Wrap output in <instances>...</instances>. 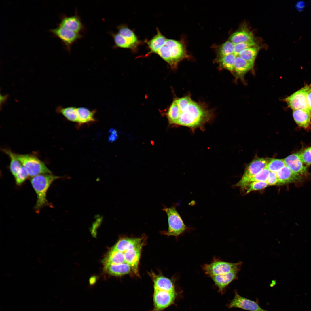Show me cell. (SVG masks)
<instances>
[{
  "label": "cell",
  "instance_id": "6da1fadb",
  "mask_svg": "<svg viewBox=\"0 0 311 311\" xmlns=\"http://www.w3.org/2000/svg\"><path fill=\"white\" fill-rule=\"evenodd\" d=\"M145 236L124 238L119 240L103 260L107 272L115 276L134 274L139 276L138 267L141 253L145 244Z\"/></svg>",
  "mask_w": 311,
  "mask_h": 311
},
{
  "label": "cell",
  "instance_id": "7a4b0ae2",
  "mask_svg": "<svg viewBox=\"0 0 311 311\" xmlns=\"http://www.w3.org/2000/svg\"><path fill=\"white\" fill-rule=\"evenodd\" d=\"M212 116L209 110L192 100L186 108L180 111L175 125L188 128L193 131L198 128L202 129Z\"/></svg>",
  "mask_w": 311,
  "mask_h": 311
},
{
  "label": "cell",
  "instance_id": "3957f363",
  "mask_svg": "<svg viewBox=\"0 0 311 311\" xmlns=\"http://www.w3.org/2000/svg\"><path fill=\"white\" fill-rule=\"evenodd\" d=\"M61 177L52 174H45L36 176L30 179L31 185L37 195V202L34 208L37 213L44 207H52L47 199V191L54 181Z\"/></svg>",
  "mask_w": 311,
  "mask_h": 311
},
{
  "label": "cell",
  "instance_id": "277c9868",
  "mask_svg": "<svg viewBox=\"0 0 311 311\" xmlns=\"http://www.w3.org/2000/svg\"><path fill=\"white\" fill-rule=\"evenodd\" d=\"M155 54L158 55L173 69L177 68L179 63L188 56L181 43L168 39Z\"/></svg>",
  "mask_w": 311,
  "mask_h": 311
},
{
  "label": "cell",
  "instance_id": "5b68a950",
  "mask_svg": "<svg viewBox=\"0 0 311 311\" xmlns=\"http://www.w3.org/2000/svg\"><path fill=\"white\" fill-rule=\"evenodd\" d=\"M14 154L26 169L29 177H32L40 174H52L44 163L37 157L29 154Z\"/></svg>",
  "mask_w": 311,
  "mask_h": 311
},
{
  "label": "cell",
  "instance_id": "8992f818",
  "mask_svg": "<svg viewBox=\"0 0 311 311\" xmlns=\"http://www.w3.org/2000/svg\"><path fill=\"white\" fill-rule=\"evenodd\" d=\"M163 210L166 213L168 227L165 234L168 236H177L184 232L187 229L180 215L175 206L168 208L164 207Z\"/></svg>",
  "mask_w": 311,
  "mask_h": 311
},
{
  "label": "cell",
  "instance_id": "52a82bcc",
  "mask_svg": "<svg viewBox=\"0 0 311 311\" xmlns=\"http://www.w3.org/2000/svg\"><path fill=\"white\" fill-rule=\"evenodd\" d=\"M271 159L267 158H258L253 160L247 166L243 175L236 185L242 188L246 187L253 177L266 168Z\"/></svg>",
  "mask_w": 311,
  "mask_h": 311
},
{
  "label": "cell",
  "instance_id": "ba28073f",
  "mask_svg": "<svg viewBox=\"0 0 311 311\" xmlns=\"http://www.w3.org/2000/svg\"><path fill=\"white\" fill-rule=\"evenodd\" d=\"M153 289L152 311H163L173 303L176 296L175 291Z\"/></svg>",
  "mask_w": 311,
  "mask_h": 311
},
{
  "label": "cell",
  "instance_id": "9c48e42d",
  "mask_svg": "<svg viewBox=\"0 0 311 311\" xmlns=\"http://www.w3.org/2000/svg\"><path fill=\"white\" fill-rule=\"evenodd\" d=\"M242 264V262L234 263L215 258L211 263L204 265L202 268L205 274L210 277L228 273Z\"/></svg>",
  "mask_w": 311,
  "mask_h": 311
},
{
  "label": "cell",
  "instance_id": "30bf717a",
  "mask_svg": "<svg viewBox=\"0 0 311 311\" xmlns=\"http://www.w3.org/2000/svg\"><path fill=\"white\" fill-rule=\"evenodd\" d=\"M309 85H306L285 99L288 106L293 110L298 109H309L307 94Z\"/></svg>",
  "mask_w": 311,
  "mask_h": 311
},
{
  "label": "cell",
  "instance_id": "8fae6325",
  "mask_svg": "<svg viewBox=\"0 0 311 311\" xmlns=\"http://www.w3.org/2000/svg\"><path fill=\"white\" fill-rule=\"evenodd\" d=\"M50 31L55 37L61 40L68 51H70L71 46L74 43L83 37L80 33L58 26L56 28L50 29Z\"/></svg>",
  "mask_w": 311,
  "mask_h": 311
},
{
  "label": "cell",
  "instance_id": "7c38bea8",
  "mask_svg": "<svg viewBox=\"0 0 311 311\" xmlns=\"http://www.w3.org/2000/svg\"><path fill=\"white\" fill-rule=\"evenodd\" d=\"M230 308H237L250 311H263L256 302L243 297L236 292L234 297L229 304Z\"/></svg>",
  "mask_w": 311,
  "mask_h": 311
},
{
  "label": "cell",
  "instance_id": "4fadbf2b",
  "mask_svg": "<svg viewBox=\"0 0 311 311\" xmlns=\"http://www.w3.org/2000/svg\"><path fill=\"white\" fill-rule=\"evenodd\" d=\"M241 265H239L228 273L210 277L220 291H222L230 283L237 278V274Z\"/></svg>",
  "mask_w": 311,
  "mask_h": 311
},
{
  "label": "cell",
  "instance_id": "5bb4252c",
  "mask_svg": "<svg viewBox=\"0 0 311 311\" xmlns=\"http://www.w3.org/2000/svg\"><path fill=\"white\" fill-rule=\"evenodd\" d=\"M58 26L79 33L85 29L80 18L77 13L70 16H62Z\"/></svg>",
  "mask_w": 311,
  "mask_h": 311
},
{
  "label": "cell",
  "instance_id": "9a60e30c",
  "mask_svg": "<svg viewBox=\"0 0 311 311\" xmlns=\"http://www.w3.org/2000/svg\"><path fill=\"white\" fill-rule=\"evenodd\" d=\"M284 160L286 165L295 173L301 176L307 174L306 167L304 165L299 153L290 155Z\"/></svg>",
  "mask_w": 311,
  "mask_h": 311
},
{
  "label": "cell",
  "instance_id": "2e32d148",
  "mask_svg": "<svg viewBox=\"0 0 311 311\" xmlns=\"http://www.w3.org/2000/svg\"><path fill=\"white\" fill-rule=\"evenodd\" d=\"M293 115L295 122L305 129L311 128V111L309 109L293 110Z\"/></svg>",
  "mask_w": 311,
  "mask_h": 311
},
{
  "label": "cell",
  "instance_id": "e0dca14e",
  "mask_svg": "<svg viewBox=\"0 0 311 311\" xmlns=\"http://www.w3.org/2000/svg\"><path fill=\"white\" fill-rule=\"evenodd\" d=\"M278 182V185L296 182L301 180L302 176L293 172L285 166L276 172Z\"/></svg>",
  "mask_w": 311,
  "mask_h": 311
},
{
  "label": "cell",
  "instance_id": "ac0fdd59",
  "mask_svg": "<svg viewBox=\"0 0 311 311\" xmlns=\"http://www.w3.org/2000/svg\"><path fill=\"white\" fill-rule=\"evenodd\" d=\"M253 67L249 62L237 56L236 58L233 72L236 78L243 81L245 75Z\"/></svg>",
  "mask_w": 311,
  "mask_h": 311
},
{
  "label": "cell",
  "instance_id": "d6986e66",
  "mask_svg": "<svg viewBox=\"0 0 311 311\" xmlns=\"http://www.w3.org/2000/svg\"><path fill=\"white\" fill-rule=\"evenodd\" d=\"M167 39L157 28L156 34L151 39L146 41L150 51L147 54V56L152 53H155L156 51L164 44Z\"/></svg>",
  "mask_w": 311,
  "mask_h": 311
},
{
  "label": "cell",
  "instance_id": "ffe728a7",
  "mask_svg": "<svg viewBox=\"0 0 311 311\" xmlns=\"http://www.w3.org/2000/svg\"><path fill=\"white\" fill-rule=\"evenodd\" d=\"M153 289H163L169 291H175L172 281L164 276L152 274Z\"/></svg>",
  "mask_w": 311,
  "mask_h": 311
},
{
  "label": "cell",
  "instance_id": "44dd1931",
  "mask_svg": "<svg viewBox=\"0 0 311 311\" xmlns=\"http://www.w3.org/2000/svg\"><path fill=\"white\" fill-rule=\"evenodd\" d=\"M78 121L79 125L94 122L96 121L95 114L96 111L91 110L84 107H77Z\"/></svg>",
  "mask_w": 311,
  "mask_h": 311
},
{
  "label": "cell",
  "instance_id": "7402d4cb",
  "mask_svg": "<svg viewBox=\"0 0 311 311\" xmlns=\"http://www.w3.org/2000/svg\"><path fill=\"white\" fill-rule=\"evenodd\" d=\"M253 33L247 30H240L231 35L229 40L234 45L238 43L254 40Z\"/></svg>",
  "mask_w": 311,
  "mask_h": 311
},
{
  "label": "cell",
  "instance_id": "603a6c76",
  "mask_svg": "<svg viewBox=\"0 0 311 311\" xmlns=\"http://www.w3.org/2000/svg\"><path fill=\"white\" fill-rule=\"evenodd\" d=\"M117 28L118 31V33L133 44L138 47L141 44V42L139 40L133 31L129 28L127 25L121 24L117 26Z\"/></svg>",
  "mask_w": 311,
  "mask_h": 311
},
{
  "label": "cell",
  "instance_id": "cb8c5ba5",
  "mask_svg": "<svg viewBox=\"0 0 311 311\" xmlns=\"http://www.w3.org/2000/svg\"><path fill=\"white\" fill-rule=\"evenodd\" d=\"M111 34L113 37L115 47L130 49L134 52L137 51L138 47L133 44L118 33H111Z\"/></svg>",
  "mask_w": 311,
  "mask_h": 311
},
{
  "label": "cell",
  "instance_id": "d4e9b609",
  "mask_svg": "<svg viewBox=\"0 0 311 311\" xmlns=\"http://www.w3.org/2000/svg\"><path fill=\"white\" fill-rule=\"evenodd\" d=\"M56 111L58 113L61 114L67 120L77 123V107L73 106L64 107L59 106L56 108Z\"/></svg>",
  "mask_w": 311,
  "mask_h": 311
},
{
  "label": "cell",
  "instance_id": "484cf974",
  "mask_svg": "<svg viewBox=\"0 0 311 311\" xmlns=\"http://www.w3.org/2000/svg\"><path fill=\"white\" fill-rule=\"evenodd\" d=\"M259 50V47L255 45L250 47L242 51L238 56L249 62L253 67Z\"/></svg>",
  "mask_w": 311,
  "mask_h": 311
},
{
  "label": "cell",
  "instance_id": "4316f807",
  "mask_svg": "<svg viewBox=\"0 0 311 311\" xmlns=\"http://www.w3.org/2000/svg\"><path fill=\"white\" fill-rule=\"evenodd\" d=\"M2 151L8 155L10 158L9 168L12 174L15 177L20 170L22 165L15 156L14 153L10 150L3 149Z\"/></svg>",
  "mask_w": 311,
  "mask_h": 311
},
{
  "label": "cell",
  "instance_id": "83f0119b",
  "mask_svg": "<svg viewBox=\"0 0 311 311\" xmlns=\"http://www.w3.org/2000/svg\"><path fill=\"white\" fill-rule=\"evenodd\" d=\"M180 111L176 99H175L169 107L166 115L169 123L175 125L180 114Z\"/></svg>",
  "mask_w": 311,
  "mask_h": 311
},
{
  "label": "cell",
  "instance_id": "f1b7e54d",
  "mask_svg": "<svg viewBox=\"0 0 311 311\" xmlns=\"http://www.w3.org/2000/svg\"><path fill=\"white\" fill-rule=\"evenodd\" d=\"M236 57L234 54H230L219 58L218 62L221 67L233 72Z\"/></svg>",
  "mask_w": 311,
  "mask_h": 311
},
{
  "label": "cell",
  "instance_id": "f546056e",
  "mask_svg": "<svg viewBox=\"0 0 311 311\" xmlns=\"http://www.w3.org/2000/svg\"><path fill=\"white\" fill-rule=\"evenodd\" d=\"M234 44L229 40L225 42L219 47L218 55L219 58L234 54Z\"/></svg>",
  "mask_w": 311,
  "mask_h": 311
},
{
  "label": "cell",
  "instance_id": "4dcf8cb0",
  "mask_svg": "<svg viewBox=\"0 0 311 311\" xmlns=\"http://www.w3.org/2000/svg\"><path fill=\"white\" fill-rule=\"evenodd\" d=\"M285 166L284 159L274 158L271 159L266 168L270 172H276Z\"/></svg>",
  "mask_w": 311,
  "mask_h": 311
},
{
  "label": "cell",
  "instance_id": "1f68e13d",
  "mask_svg": "<svg viewBox=\"0 0 311 311\" xmlns=\"http://www.w3.org/2000/svg\"><path fill=\"white\" fill-rule=\"evenodd\" d=\"M256 45V42L254 40L236 43L234 45V54L237 56L242 51L248 48L255 46Z\"/></svg>",
  "mask_w": 311,
  "mask_h": 311
},
{
  "label": "cell",
  "instance_id": "d6a6232c",
  "mask_svg": "<svg viewBox=\"0 0 311 311\" xmlns=\"http://www.w3.org/2000/svg\"><path fill=\"white\" fill-rule=\"evenodd\" d=\"M268 186V185L266 181H256L251 182L246 186L247 189L246 194H248L253 191L263 189Z\"/></svg>",
  "mask_w": 311,
  "mask_h": 311
},
{
  "label": "cell",
  "instance_id": "836d02e7",
  "mask_svg": "<svg viewBox=\"0 0 311 311\" xmlns=\"http://www.w3.org/2000/svg\"><path fill=\"white\" fill-rule=\"evenodd\" d=\"M270 172V171L266 168L264 169L253 177L249 180V184L251 182H266Z\"/></svg>",
  "mask_w": 311,
  "mask_h": 311
},
{
  "label": "cell",
  "instance_id": "e575fe53",
  "mask_svg": "<svg viewBox=\"0 0 311 311\" xmlns=\"http://www.w3.org/2000/svg\"><path fill=\"white\" fill-rule=\"evenodd\" d=\"M29 175L25 167L22 165L18 172L14 177L16 184L20 185L27 179Z\"/></svg>",
  "mask_w": 311,
  "mask_h": 311
},
{
  "label": "cell",
  "instance_id": "d590c367",
  "mask_svg": "<svg viewBox=\"0 0 311 311\" xmlns=\"http://www.w3.org/2000/svg\"><path fill=\"white\" fill-rule=\"evenodd\" d=\"M299 154L303 163L306 166H310L311 164V146L299 152Z\"/></svg>",
  "mask_w": 311,
  "mask_h": 311
},
{
  "label": "cell",
  "instance_id": "8d00e7d4",
  "mask_svg": "<svg viewBox=\"0 0 311 311\" xmlns=\"http://www.w3.org/2000/svg\"><path fill=\"white\" fill-rule=\"evenodd\" d=\"M176 99L180 111L183 110L186 108L192 100L189 96H186Z\"/></svg>",
  "mask_w": 311,
  "mask_h": 311
},
{
  "label": "cell",
  "instance_id": "74e56055",
  "mask_svg": "<svg viewBox=\"0 0 311 311\" xmlns=\"http://www.w3.org/2000/svg\"><path fill=\"white\" fill-rule=\"evenodd\" d=\"M266 182L269 186L278 185V179L276 172H270Z\"/></svg>",
  "mask_w": 311,
  "mask_h": 311
},
{
  "label": "cell",
  "instance_id": "f35d334b",
  "mask_svg": "<svg viewBox=\"0 0 311 311\" xmlns=\"http://www.w3.org/2000/svg\"><path fill=\"white\" fill-rule=\"evenodd\" d=\"M307 100L308 108L311 111V84L309 85L307 94Z\"/></svg>",
  "mask_w": 311,
  "mask_h": 311
},
{
  "label": "cell",
  "instance_id": "ab89813d",
  "mask_svg": "<svg viewBox=\"0 0 311 311\" xmlns=\"http://www.w3.org/2000/svg\"><path fill=\"white\" fill-rule=\"evenodd\" d=\"M110 132L111 134L109 137V140L111 141H115L117 137V131L115 129H112L110 130Z\"/></svg>",
  "mask_w": 311,
  "mask_h": 311
},
{
  "label": "cell",
  "instance_id": "60d3db41",
  "mask_svg": "<svg viewBox=\"0 0 311 311\" xmlns=\"http://www.w3.org/2000/svg\"><path fill=\"white\" fill-rule=\"evenodd\" d=\"M305 3L302 1H299L297 3L295 7L299 11H301L305 7Z\"/></svg>",
  "mask_w": 311,
  "mask_h": 311
},
{
  "label": "cell",
  "instance_id": "b9f144b4",
  "mask_svg": "<svg viewBox=\"0 0 311 311\" xmlns=\"http://www.w3.org/2000/svg\"><path fill=\"white\" fill-rule=\"evenodd\" d=\"M96 281V278L94 277H92L90 279V283L91 284L94 283Z\"/></svg>",
  "mask_w": 311,
  "mask_h": 311
},
{
  "label": "cell",
  "instance_id": "7bdbcfd3",
  "mask_svg": "<svg viewBox=\"0 0 311 311\" xmlns=\"http://www.w3.org/2000/svg\"><path fill=\"white\" fill-rule=\"evenodd\" d=\"M263 311H267V310H263Z\"/></svg>",
  "mask_w": 311,
  "mask_h": 311
}]
</instances>
